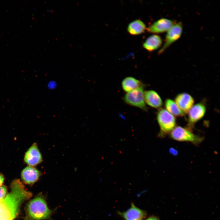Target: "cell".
I'll list each match as a JSON object with an SVG mask.
<instances>
[{
	"label": "cell",
	"instance_id": "cell-1",
	"mask_svg": "<svg viewBox=\"0 0 220 220\" xmlns=\"http://www.w3.org/2000/svg\"><path fill=\"white\" fill-rule=\"evenodd\" d=\"M10 189V193L0 200V220H14L22 203L32 195L19 179L13 181Z\"/></svg>",
	"mask_w": 220,
	"mask_h": 220
},
{
	"label": "cell",
	"instance_id": "cell-2",
	"mask_svg": "<svg viewBox=\"0 0 220 220\" xmlns=\"http://www.w3.org/2000/svg\"><path fill=\"white\" fill-rule=\"evenodd\" d=\"M27 211L29 217L34 220L49 219L52 214V211L42 196L36 197L29 202L27 206Z\"/></svg>",
	"mask_w": 220,
	"mask_h": 220
},
{
	"label": "cell",
	"instance_id": "cell-3",
	"mask_svg": "<svg viewBox=\"0 0 220 220\" xmlns=\"http://www.w3.org/2000/svg\"><path fill=\"white\" fill-rule=\"evenodd\" d=\"M157 119L160 130L159 136L161 137L170 134L176 127L175 117L165 109L161 108L158 110Z\"/></svg>",
	"mask_w": 220,
	"mask_h": 220
},
{
	"label": "cell",
	"instance_id": "cell-4",
	"mask_svg": "<svg viewBox=\"0 0 220 220\" xmlns=\"http://www.w3.org/2000/svg\"><path fill=\"white\" fill-rule=\"evenodd\" d=\"M171 138L179 141L190 142L196 145L202 141V137L195 134L188 128L178 126L175 127L170 133Z\"/></svg>",
	"mask_w": 220,
	"mask_h": 220
},
{
	"label": "cell",
	"instance_id": "cell-5",
	"mask_svg": "<svg viewBox=\"0 0 220 220\" xmlns=\"http://www.w3.org/2000/svg\"><path fill=\"white\" fill-rule=\"evenodd\" d=\"M127 104L138 108L144 110H147L144 97L143 88H140L127 93L123 97Z\"/></svg>",
	"mask_w": 220,
	"mask_h": 220
},
{
	"label": "cell",
	"instance_id": "cell-6",
	"mask_svg": "<svg viewBox=\"0 0 220 220\" xmlns=\"http://www.w3.org/2000/svg\"><path fill=\"white\" fill-rule=\"evenodd\" d=\"M182 30L183 25L181 22L175 23L167 31L164 44L159 51L158 54L162 53L171 44L178 39L182 35Z\"/></svg>",
	"mask_w": 220,
	"mask_h": 220
},
{
	"label": "cell",
	"instance_id": "cell-7",
	"mask_svg": "<svg viewBox=\"0 0 220 220\" xmlns=\"http://www.w3.org/2000/svg\"><path fill=\"white\" fill-rule=\"evenodd\" d=\"M24 161L28 166L34 167L42 161V154L36 143H34L25 153Z\"/></svg>",
	"mask_w": 220,
	"mask_h": 220
},
{
	"label": "cell",
	"instance_id": "cell-8",
	"mask_svg": "<svg viewBox=\"0 0 220 220\" xmlns=\"http://www.w3.org/2000/svg\"><path fill=\"white\" fill-rule=\"evenodd\" d=\"M42 174V172L35 167L28 166L21 171V177L24 183L31 185L38 180Z\"/></svg>",
	"mask_w": 220,
	"mask_h": 220
},
{
	"label": "cell",
	"instance_id": "cell-9",
	"mask_svg": "<svg viewBox=\"0 0 220 220\" xmlns=\"http://www.w3.org/2000/svg\"><path fill=\"white\" fill-rule=\"evenodd\" d=\"M175 23L173 20L165 18H161L155 22L146 29L149 33H162L167 31Z\"/></svg>",
	"mask_w": 220,
	"mask_h": 220
},
{
	"label": "cell",
	"instance_id": "cell-10",
	"mask_svg": "<svg viewBox=\"0 0 220 220\" xmlns=\"http://www.w3.org/2000/svg\"><path fill=\"white\" fill-rule=\"evenodd\" d=\"M118 213L125 220H143L147 216L146 212L136 206L132 203L127 210Z\"/></svg>",
	"mask_w": 220,
	"mask_h": 220
},
{
	"label": "cell",
	"instance_id": "cell-11",
	"mask_svg": "<svg viewBox=\"0 0 220 220\" xmlns=\"http://www.w3.org/2000/svg\"><path fill=\"white\" fill-rule=\"evenodd\" d=\"M206 107L202 103H197L193 106L188 112V120L189 125L193 124L202 119L204 116Z\"/></svg>",
	"mask_w": 220,
	"mask_h": 220
},
{
	"label": "cell",
	"instance_id": "cell-12",
	"mask_svg": "<svg viewBox=\"0 0 220 220\" xmlns=\"http://www.w3.org/2000/svg\"><path fill=\"white\" fill-rule=\"evenodd\" d=\"M175 101L178 107L184 113L188 112L194 103L193 97L186 93L178 94L176 96Z\"/></svg>",
	"mask_w": 220,
	"mask_h": 220
},
{
	"label": "cell",
	"instance_id": "cell-13",
	"mask_svg": "<svg viewBox=\"0 0 220 220\" xmlns=\"http://www.w3.org/2000/svg\"><path fill=\"white\" fill-rule=\"evenodd\" d=\"M145 102L149 106L155 108L160 107L163 104L162 100L155 91L148 90L144 92Z\"/></svg>",
	"mask_w": 220,
	"mask_h": 220
},
{
	"label": "cell",
	"instance_id": "cell-14",
	"mask_svg": "<svg viewBox=\"0 0 220 220\" xmlns=\"http://www.w3.org/2000/svg\"><path fill=\"white\" fill-rule=\"evenodd\" d=\"M122 86L123 90L127 93L144 87L141 82L132 77H127L124 79L122 82Z\"/></svg>",
	"mask_w": 220,
	"mask_h": 220
},
{
	"label": "cell",
	"instance_id": "cell-15",
	"mask_svg": "<svg viewBox=\"0 0 220 220\" xmlns=\"http://www.w3.org/2000/svg\"><path fill=\"white\" fill-rule=\"evenodd\" d=\"M162 43L160 36L153 35L148 37L143 44V47L149 51H152L158 49Z\"/></svg>",
	"mask_w": 220,
	"mask_h": 220
},
{
	"label": "cell",
	"instance_id": "cell-16",
	"mask_svg": "<svg viewBox=\"0 0 220 220\" xmlns=\"http://www.w3.org/2000/svg\"><path fill=\"white\" fill-rule=\"evenodd\" d=\"M146 26L144 23L139 19L136 20L130 23L128 25L127 31L132 35H137L144 33L146 30Z\"/></svg>",
	"mask_w": 220,
	"mask_h": 220
},
{
	"label": "cell",
	"instance_id": "cell-17",
	"mask_svg": "<svg viewBox=\"0 0 220 220\" xmlns=\"http://www.w3.org/2000/svg\"><path fill=\"white\" fill-rule=\"evenodd\" d=\"M165 105L166 110L172 115L177 116H184V113L172 100L167 99L165 101Z\"/></svg>",
	"mask_w": 220,
	"mask_h": 220
},
{
	"label": "cell",
	"instance_id": "cell-18",
	"mask_svg": "<svg viewBox=\"0 0 220 220\" xmlns=\"http://www.w3.org/2000/svg\"><path fill=\"white\" fill-rule=\"evenodd\" d=\"M7 193V187L5 185H2L0 187V200L2 199L6 195Z\"/></svg>",
	"mask_w": 220,
	"mask_h": 220
},
{
	"label": "cell",
	"instance_id": "cell-19",
	"mask_svg": "<svg viewBox=\"0 0 220 220\" xmlns=\"http://www.w3.org/2000/svg\"><path fill=\"white\" fill-rule=\"evenodd\" d=\"M5 180V177L3 175L0 173V187L2 186Z\"/></svg>",
	"mask_w": 220,
	"mask_h": 220
},
{
	"label": "cell",
	"instance_id": "cell-20",
	"mask_svg": "<svg viewBox=\"0 0 220 220\" xmlns=\"http://www.w3.org/2000/svg\"><path fill=\"white\" fill-rule=\"evenodd\" d=\"M145 220H160L159 218L155 216H151Z\"/></svg>",
	"mask_w": 220,
	"mask_h": 220
}]
</instances>
